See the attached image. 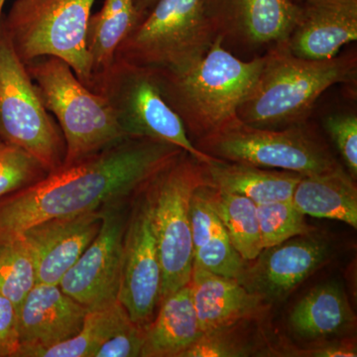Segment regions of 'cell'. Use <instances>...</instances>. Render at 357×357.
I'll list each match as a JSON object with an SVG mask.
<instances>
[{
    "label": "cell",
    "instance_id": "83f0119b",
    "mask_svg": "<svg viewBox=\"0 0 357 357\" xmlns=\"http://www.w3.org/2000/svg\"><path fill=\"white\" fill-rule=\"evenodd\" d=\"M47 175L46 169L35 157L0 139V199L39 182Z\"/></svg>",
    "mask_w": 357,
    "mask_h": 357
},
{
    "label": "cell",
    "instance_id": "e575fe53",
    "mask_svg": "<svg viewBox=\"0 0 357 357\" xmlns=\"http://www.w3.org/2000/svg\"><path fill=\"white\" fill-rule=\"evenodd\" d=\"M314 347L307 349H297L291 356L307 357H356V342L349 338L321 340L314 342Z\"/></svg>",
    "mask_w": 357,
    "mask_h": 357
},
{
    "label": "cell",
    "instance_id": "9a60e30c",
    "mask_svg": "<svg viewBox=\"0 0 357 357\" xmlns=\"http://www.w3.org/2000/svg\"><path fill=\"white\" fill-rule=\"evenodd\" d=\"M102 222L100 208L44 220L18 236L24 239L34 257L37 283L59 285L95 239Z\"/></svg>",
    "mask_w": 357,
    "mask_h": 357
},
{
    "label": "cell",
    "instance_id": "30bf717a",
    "mask_svg": "<svg viewBox=\"0 0 357 357\" xmlns=\"http://www.w3.org/2000/svg\"><path fill=\"white\" fill-rule=\"evenodd\" d=\"M0 139L25 150L51 173L64 165V136L25 65L0 33Z\"/></svg>",
    "mask_w": 357,
    "mask_h": 357
},
{
    "label": "cell",
    "instance_id": "7c38bea8",
    "mask_svg": "<svg viewBox=\"0 0 357 357\" xmlns=\"http://www.w3.org/2000/svg\"><path fill=\"white\" fill-rule=\"evenodd\" d=\"M206 13L223 46L234 53L262 56L287 41L299 18L293 0H204Z\"/></svg>",
    "mask_w": 357,
    "mask_h": 357
},
{
    "label": "cell",
    "instance_id": "2e32d148",
    "mask_svg": "<svg viewBox=\"0 0 357 357\" xmlns=\"http://www.w3.org/2000/svg\"><path fill=\"white\" fill-rule=\"evenodd\" d=\"M89 309L59 285L36 283L18 310L21 349L18 357L61 344L77 335Z\"/></svg>",
    "mask_w": 357,
    "mask_h": 357
},
{
    "label": "cell",
    "instance_id": "9c48e42d",
    "mask_svg": "<svg viewBox=\"0 0 357 357\" xmlns=\"http://www.w3.org/2000/svg\"><path fill=\"white\" fill-rule=\"evenodd\" d=\"M91 89L107 100L126 137L170 143L202 163L215 159L190 139L180 117L162 95L151 68L114 61L95 79Z\"/></svg>",
    "mask_w": 357,
    "mask_h": 357
},
{
    "label": "cell",
    "instance_id": "ac0fdd59",
    "mask_svg": "<svg viewBox=\"0 0 357 357\" xmlns=\"http://www.w3.org/2000/svg\"><path fill=\"white\" fill-rule=\"evenodd\" d=\"M192 302L202 333L250 323L266 314L270 303L249 292L236 279L192 268Z\"/></svg>",
    "mask_w": 357,
    "mask_h": 357
},
{
    "label": "cell",
    "instance_id": "7a4b0ae2",
    "mask_svg": "<svg viewBox=\"0 0 357 357\" xmlns=\"http://www.w3.org/2000/svg\"><path fill=\"white\" fill-rule=\"evenodd\" d=\"M263 55L239 59L220 36L201 60L181 70L154 69L162 95L180 117L194 144L236 119L259 76Z\"/></svg>",
    "mask_w": 357,
    "mask_h": 357
},
{
    "label": "cell",
    "instance_id": "8fae6325",
    "mask_svg": "<svg viewBox=\"0 0 357 357\" xmlns=\"http://www.w3.org/2000/svg\"><path fill=\"white\" fill-rule=\"evenodd\" d=\"M132 199L102 206L100 231L59 284L66 294L89 311L119 301L129 215L128 203Z\"/></svg>",
    "mask_w": 357,
    "mask_h": 357
},
{
    "label": "cell",
    "instance_id": "52a82bcc",
    "mask_svg": "<svg viewBox=\"0 0 357 357\" xmlns=\"http://www.w3.org/2000/svg\"><path fill=\"white\" fill-rule=\"evenodd\" d=\"M195 145L213 158L302 176L328 173L342 166L307 121L270 129L255 128L236 117Z\"/></svg>",
    "mask_w": 357,
    "mask_h": 357
},
{
    "label": "cell",
    "instance_id": "7402d4cb",
    "mask_svg": "<svg viewBox=\"0 0 357 357\" xmlns=\"http://www.w3.org/2000/svg\"><path fill=\"white\" fill-rule=\"evenodd\" d=\"M344 166L331 172L302 176L294 190L292 203L312 218L338 220L357 227V189Z\"/></svg>",
    "mask_w": 357,
    "mask_h": 357
},
{
    "label": "cell",
    "instance_id": "8992f818",
    "mask_svg": "<svg viewBox=\"0 0 357 357\" xmlns=\"http://www.w3.org/2000/svg\"><path fill=\"white\" fill-rule=\"evenodd\" d=\"M95 1L16 0L2 28L23 64L42 57L61 59L91 89L86 33Z\"/></svg>",
    "mask_w": 357,
    "mask_h": 357
},
{
    "label": "cell",
    "instance_id": "4dcf8cb0",
    "mask_svg": "<svg viewBox=\"0 0 357 357\" xmlns=\"http://www.w3.org/2000/svg\"><path fill=\"white\" fill-rule=\"evenodd\" d=\"M326 132L335 143L347 171L357 178V116L354 112H340L326 116Z\"/></svg>",
    "mask_w": 357,
    "mask_h": 357
},
{
    "label": "cell",
    "instance_id": "4fadbf2b",
    "mask_svg": "<svg viewBox=\"0 0 357 357\" xmlns=\"http://www.w3.org/2000/svg\"><path fill=\"white\" fill-rule=\"evenodd\" d=\"M134 201L124 236L119 301L134 323L146 328L160 305L162 269L143 190Z\"/></svg>",
    "mask_w": 357,
    "mask_h": 357
},
{
    "label": "cell",
    "instance_id": "d4e9b609",
    "mask_svg": "<svg viewBox=\"0 0 357 357\" xmlns=\"http://www.w3.org/2000/svg\"><path fill=\"white\" fill-rule=\"evenodd\" d=\"M131 321L119 301L110 306L89 311L75 337L35 352L33 357H93L100 345Z\"/></svg>",
    "mask_w": 357,
    "mask_h": 357
},
{
    "label": "cell",
    "instance_id": "6da1fadb",
    "mask_svg": "<svg viewBox=\"0 0 357 357\" xmlns=\"http://www.w3.org/2000/svg\"><path fill=\"white\" fill-rule=\"evenodd\" d=\"M181 148L146 138L119 144L62 166L29 187L0 199V241L51 218L98 211L132 199L182 153Z\"/></svg>",
    "mask_w": 357,
    "mask_h": 357
},
{
    "label": "cell",
    "instance_id": "d6986e66",
    "mask_svg": "<svg viewBox=\"0 0 357 357\" xmlns=\"http://www.w3.org/2000/svg\"><path fill=\"white\" fill-rule=\"evenodd\" d=\"M356 324V317L349 298L335 282H326L312 289L289 316L292 332L311 342L347 335Z\"/></svg>",
    "mask_w": 357,
    "mask_h": 357
},
{
    "label": "cell",
    "instance_id": "74e56055",
    "mask_svg": "<svg viewBox=\"0 0 357 357\" xmlns=\"http://www.w3.org/2000/svg\"><path fill=\"white\" fill-rule=\"evenodd\" d=\"M293 1H295L296 3H298L299 4L301 1H302V0H293Z\"/></svg>",
    "mask_w": 357,
    "mask_h": 357
},
{
    "label": "cell",
    "instance_id": "44dd1931",
    "mask_svg": "<svg viewBox=\"0 0 357 357\" xmlns=\"http://www.w3.org/2000/svg\"><path fill=\"white\" fill-rule=\"evenodd\" d=\"M145 328L142 357H181L202 335L190 283L160 303Z\"/></svg>",
    "mask_w": 357,
    "mask_h": 357
},
{
    "label": "cell",
    "instance_id": "836d02e7",
    "mask_svg": "<svg viewBox=\"0 0 357 357\" xmlns=\"http://www.w3.org/2000/svg\"><path fill=\"white\" fill-rule=\"evenodd\" d=\"M20 349L17 311L0 293V357H18Z\"/></svg>",
    "mask_w": 357,
    "mask_h": 357
},
{
    "label": "cell",
    "instance_id": "ba28073f",
    "mask_svg": "<svg viewBox=\"0 0 357 357\" xmlns=\"http://www.w3.org/2000/svg\"><path fill=\"white\" fill-rule=\"evenodd\" d=\"M217 37L204 0H158L122 42L114 61L185 69L201 60Z\"/></svg>",
    "mask_w": 357,
    "mask_h": 357
},
{
    "label": "cell",
    "instance_id": "603a6c76",
    "mask_svg": "<svg viewBox=\"0 0 357 357\" xmlns=\"http://www.w3.org/2000/svg\"><path fill=\"white\" fill-rule=\"evenodd\" d=\"M140 20L134 0H105L100 10L91 15L86 33V50L93 84L96 77L114 64L119 46Z\"/></svg>",
    "mask_w": 357,
    "mask_h": 357
},
{
    "label": "cell",
    "instance_id": "3957f363",
    "mask_svg": "<svg viewBox=\"0 0 357 357\" xmlns=\"http://www.w3.org/2000/svg\"><path fill=\"white\" fill-rule=\"evenodd\" d=\"M356 54L347 53L328 60L297 57L287 41L263 54L259 76L237 117L255 128L279 129L307 121L321 96L340 84H356Z\"/></svg>",
    "mask_w": 357,
    "mask_h": 357
},
{
    "label": "cell",
    "instance_id": "5b68a950",
    "mask_svg": "<svg viewBox=\"0 0 357 357\" xmlns=\"http://www.w3.org/2000/svg\"><path fill=\"white\" fill-rule=\"evenodd\" d=\"M203 185H206L203 163L182 152L143 189L161 263L160 303L191 281L194 248L190 202Z\"/></svg>",
    "mask_w": 357,
    "mask_h": 357
},
{
    "label": "cell",
    "instance_id": "e0dca14e",
    "mask_svg": "<svg viewBox=\"0 0 357 357\" xmlns=\"http://www.w3.org/2000/svg\"><path fill=\"white\" fill-rule=\"evenodd\" d=\"M287 40L297 57L328 60L357 40V0H302Z\"/></svg>",
    "mask_w": 357,
    "mask_h": 357
},
{
    "label": "cell",
    "instance_id": "ffe728a7",
    "mask_svg": "<svg viewBox=\"0 0 357 357\" xmlns=\"http://www.w3.org/2000/svg\"><path fill=\"white\" fill-rule=\"evenodd\" d=\"M206 185L218 191L241 195L256 204L292 201L302 175L288 171L232 163L215 158L203 163Z\"/></svg>",
    "mask_w": 357,
    "mask_h": 357
},
{
    "label": "cell",
    "instance_id": "277c9868",
    "mask_svg": "<svg viewBox=\"0 0 357 357\" xmlns=\"http://www.w3.org/2000/svg\"><path fill=\"white\" fill-rule=\"evenodd\" d=\"M45 107L64 136V165H70L128 139L109 102L82 83L67 63L42 57L25 65Z\"/></svg>",
    "mask_w": 357,
    "mask_h": 357
},
{
    "label": "cell",
    "instance_id": "4316f807",
    "mask_svg": "<svg viewBox=\"0 0 357 357\" xmlns=\"http://www.w3.org/2000/svg\"><path fill=\"white\" fill-rule=\"evenodd\" d=\"M257 215L263 249L278 245L293 237L307 236L314 230L292 201L257 204Z\"/></svg>",
    "mask_w": 357,
    "mask_h": 357
},
{
    "label": "cell",
    "instance_id": "f546056e",
    "mask_svg": "<svg viewBox=\"0 0 357 357\" xmlns=\"http://www.w3.org/2000/svg\"><path fill=\"white\" fill-rule=\"evenodd\" d=\"M248 323L218 328L204 333L181 357H238L253 354L248 337L241 333V326Z\"/></svg>",
    "mask_w": 357,
    "mask_h": 357
},
{
    "label": "cell",
    "instance_id": "8d00e7d4",
    "mask_svg": "<svg viewBox=\"0 0 357 357\" xmlns=\"http://www.w3.org/2000/svg\"><path fill=\"white\" fill-rule=\"evenodd\" d=\"M6 1V0H0V33L2 31V20H3V17H2V10H3Z\"/></svg>",
    "mask_w": 357,
    "mask_h": 357
},
{
    "label": "cell",
    "instance_id": "1f68e13d",
    "mask_svg": "<svg viewBox=\"0 0 357 357\" xmlns=\"http://www.w3.org/2000/svg\"><path fill=\"white\" fill-rule=\"evenodd\" d=\"M190 225L194 250L223 227L211 203L208 185H199L192 194L190 202Z\"/></svg>",
    "mask_w": 357,
    "mask_h": 357
},
{
    "label": "cell",
    "instance_id": "f1b7e54d",
    "mask_svg": "<svg viewBox=\"0 0 357 357\" xmlns=\"http://www.w3.org/2000/svg\"><path fill=\"white\" fill-rule=\"evenodd\" d=\"M246 261L230 243L225 227L194 250L192 268H199L220 276L237 279Z\"/></svg>",
    "mask_w": 357,
    "mask_h": 357
},
{
    "label": "cell",
    "instance_id": "cb8c5ba5",
    "mask_svg": "<svg viewBox=\"0 0 357 357\" xmlns=\"http://www.w3.org/2000/svg\"><path fill=\"white\" fill-rule=\"evenodd\" d=\"M208 190L230 243L245 261L255 259L263 250L257 204L241 195L218 191L210 185Z\"/></svg>",
    "mask_w": 357,
    "mask_h": 357
},
{
    "label": "cell",
    "instance_id": "d590c367",
    "mask_svg": "<svg viewBox=\"0 0 357 357\" xmlns=\"http://www.w3.org/2000/svg\"><path fill=\"white\" fill-rule=\"evenodd\" d=\"M157 1L158 0H134L136 9H137L138 13L140 14L141 20L146 15L148 11L154 6Z\"/></svg>",
    "mask_w": 357,
    "mask_h": 357
},
{
    "label": "cell",
    "instance_id": "5bb4252c",
    "mask_svg": "<svg viewBox=\"0 0 357 357\" xmlns=\"http://www.w3.org/2000/svg\"><path fill=\"white\" fill-rule=\"evenodd\" d=\"M328 244L318 237L301 236L264 248L246 261L236 279L249 292L271 303L282 301L323 267L330 258Z\"/></svg>",
    "mask_w": 357,
    "mask_h": 357
},
{
    "label": "cell",
    "instance_id": "d6a6232c",
    "mask_svg": "<svg viewBox=\"0 0 357 357\" xmlns=\"http://www.w3.org/2000/svg\"><path fill=\"white\" fill-rule=\"evenodd\" d=\"M145 328L131 321L98 347L93 357L141 356Z\"/></svg>",
    "mask_w": 357,
    "mask_h": 357
},
{
    "label": "cell",
    "instance_id": "484cf974",
    "mask_svg": "<svg viewBox=\"0 0 357 357\" xmlns=\"http://www.w3.org/2000/svg\"><path fill=\"white\" fill-rule=\"evenodd\" d=\"M36 283V264L24 239L0 241V293L13 302L17 312Z\"/></svg>",
    "mask_w": 357,
    "mask_h": 357
}]
</instances>
